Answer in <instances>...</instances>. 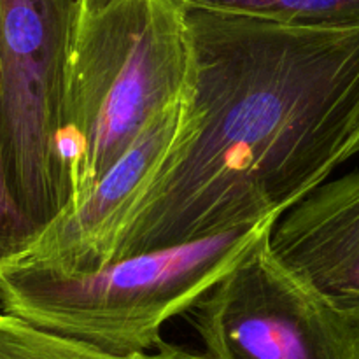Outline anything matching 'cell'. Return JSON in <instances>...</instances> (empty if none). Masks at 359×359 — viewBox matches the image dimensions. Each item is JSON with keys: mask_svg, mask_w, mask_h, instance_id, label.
<instances>
[{"mask_svg": "<svg viewBox=\"0 0 359 359\" xmlns=\"http://www.w3.org/2000/svg\"><path fill=\"white\" fill-rule=\"evenodd\" d=\"M188 21L189 126L126 210L104 266L283 217L346 163L359 128V27L195 7Z\"/></svg>", "mask_w": 359, "mask_h": 359, "instance_id": "cell-1", "label": "cell"}, {"mask_svg": "<svg viewBox=\"0 0 359 359\" xmlns=\"http://www.w3.org/2000/svg\"><path fill=\"white\" fill-rule=\"evenodd\" d=\"M188 11L184 0H81L63 70L60 214L83 205L137 137L191 93Z\"/></svg>", "mask_w": 359, "mask_h": 359, "instance_id": "cell-2", "label": "cell"}, {"mask_svg": "<svg viewBox=\"0 0 359 359\" xmlns=\"http://www.w3.org/2000/svg\"><path fill=\"white\" fill-rule=\"evenodd\" d=\"M279 219L130 256L91 272L7 263L0 269V312L105 353H151L165 342L163 326L188 316Z\"/></svg>", "mask_w": 359, "mask_h": 359, "instance_id": "cell-3", "label": "cell"}, {"mask_svg": "<svg viewBox=\"0 0 359 359\" xmlns=\"http://www.w3.org/2000/svg\"><path fill=\"white\" fill-rule=\"evenodd\" d=\"M81 0H0V132L7 184L34 230L67 203L63 70Z\"/></svg>", "mask_w": 359, "mask_h": 359, "instance_id": "cell-4", "label": "cell"}, {"mask_svg": "<svg viewBox=\"0 0 359 359\" xmlns=\"http://www.w3.org/2000/svg\"><path fill=\"white\" fill-rule=\"evenodd\" d=\"M272 230L188 314L202 359H359V304L286 265Z\"/></svg>", "mask_w": 359, "mask_h": 359, "instance_id": "cell-5", "label": "cell"}, {"mask_svg": "<svg viewBox=\"0 0 359 359\" xmlns=\"http://www.w3.org/2000/svg\"><path fill=\"white\" fill-rule=\"evenodd\" d=\"M189 119L191 93L165 109L137 137L83 205L74 212L56 216L9 263L53 272L102 269L126 210L177 146L188 130Z\"/></svg>", "mask_w": 359, "mask_h": 359, "instance_id": "cell-6", "label": "cell"}, {"mask_svg": "<svg viewBox=\"0 0 359 359\" xmlns=\"http://www.w3.org/2000/svg\"><path fill=\"white\" fill-rule=\"evenodd\" d=\"M270 244L326 294L359 304V170L326 181L284 214Z\"/></svg>", "mask_w": 359, "mask_h": 359, "instance_id": "cell-7", "label": "cell"}, {"mask_svg": "<svg viewBox=\"0 0 359 359\" xmlns=\"http://www.w3.org/2000/svg\"><path fill=\"white\" fill-rule=\"evenodd\" d=\"M0 359H202V354L163 342L151 353L119 356L0 312Z\"/></svg>", "mask_w": 359, "mask_h": 359, "instance_id": "cell-8", "label": "cell"}, {"mask_svg": "<svg viewBox=\"0 0 359 359\" xmlns=\"http://www.w3.org/2000/svg\"><path fill=\"white\" fill-rule=\"evenodd\" d=\"M188 7L242 14L287 25L359 27V0H184Z\"/></svg>", "mask_w": 359, "mask_h": 359, "instance_id": "cell-9", "label": "cell"}, {"mask_svg": "<svg viewBox=\"0 0 359 359\" xmlns=\"http://www.w3.org/2000/svg\"><path fill=\"white\" fill-rule=\"evenodd\" d=\"M37 231L18 207L4 167L2 132H0V269L28 248Z\"/></svg>", "mask_w": 359, "mask_h": 359, "instance_id": "cell-10", "label": "cell"}, {"mask_svg": "<svg viewBox=\"0 0 359 359\" xmlns=\"http://www.w3.org/2000/svg\"><path fill=\"white\" fill-rule=\"evenodd\" d=\"M356 154H359V128H358V132L354 133L349 147H347V160H351V158L356 156Z\"/></svg>", "mask_w": 359, "mask_h": 359, "instance_id": "cell-11", "label": "cell"}]
</instances>
